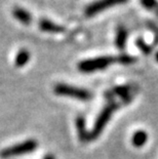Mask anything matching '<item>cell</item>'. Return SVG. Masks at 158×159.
Instances as JSON below:
<instances>
[{"label":"cell","instance_id":"1","mask_svg":"<svg viewBox=\"0 0 158 159\" xmlns=\"http://www.w3.org/2000/svg\"><path fill=\"white\" fill-rule=\"evenodd\" d=\"M116 63V57L110 56L97 57L93 59H87L81 61L78 64V70L83 73H93L97 70L106 69L112 64Z\"/></svg>","mask_w":158,"mask_h":159},{"label":"cell","instance_id":"2","mask_svg":"<svg viewBox=\"0 0 158 159\" xmlns=\"http://www.w3.org/2000/svg\"><path fill=\"white\" fill-rule=\"evenodd\" d=\"M55 93L59 96L70 97L73 99H77L80 101H89L92 99V93L87 89H80V87L72 86L69 84L59 83L55 86Z\"/></svg>","mask_w":158,"mask_h":159},{"label":"cell","instance_id":"3","mask_svg":"<svg viewBox=\"0 0 158 159\" xmlns=\"http://www.w3.org/2000/svg\"><path fill=\"white\" fill-rule=\"evenodd\" d=\"M37 148V142L35 140H27L22 142L20 144H16L15 146L8 147L0 152V156L2 158H11L16 157L21 155L31 153Z\"/></svg>","mask_w":158,"mask_h":159},{"label":"cell","instance_id":"4","mask_svg":"<svg viewBox=\"0 0 158 159\" xmlns=\"http://www.w3.org/2000/svg\"><path fill=\"white\" fill-rule=\"evenodd\" d=\"M115 109H116V104H114V103L108 104L105 108H104L103 111L101 112V114L97 118V121L95 123V126L93 128L92 133H89L90 140H95V139H97L101 134H102L104 127H105L106 124L108 123V121L111 118V116H112V113L114 112Z\"/></svg>","mask_w":158,"mask_h":159},{"label":"cell","instance_id":"5","mask_svg":"<svg viewBox=\"0 0 158 159\" xmlns=\"http://www.w3.org/2000/svg\"><path fill=\"white\" fill-rule=\"evenodd\" d=\"M129 0H97V1L90 3L89 5L86 6L84 13L86 16L92 18V16H97V13L105 11L106 9L112 8L114 6L124 4Z\"/></svg>","mask_w":158,"mask_h":159},{"label":"cell","instance_id":"6","mask_svg":"<svg viewBox=\"0 0 158 159\" xmlns=\"http://www.w3.org/2000/svg\"><path fill=\"white\" fill-rule=\"evenodd\" d=\"M39 29L46 33H63L65 31V28L61 25H58L55 22L50 21L48 19H41L38 23Z\"/></svg>","mask_w":158,"mask_h":159},{"label":"cell","instance_id":"7","mask_svg":"<svg viewBox=\"0 0 158 159\" xmlns=\"http://www.w3.org/2000/svg\"><path fill=\"white\" fill-rule=\"evenodd\" d=\"M12 15L16 20H18L19 22H21L24 25H30L32 23V15L30 13V11L23 7H19L18 6V7L13 8Z\"/></svg>","mask_w":158,"mask_h":159},{"label":"cell","instance_id":"8","mask_svg":"<svg viewBox=\"0 0 158 159\" xmlns=\"http://www.w3.org/2000/svg\"><path fill=\"white\" fill-rule=\"evenodd\" d=\"M127 37H129V33L125 27L119 26L116 30V36H115V45L117 48L123 49L126 45Z\"/></svg>","mask_w":158,"mask_h":159},{"label":"cell","instance_id":"9","mask_svg":"<svg viewBox=\"0 0 158 159\" xmlns=\"http://www.w3.org/2000/svg\"><path fill=\"white\" fill-rule=\"evenodd\" d=\"M76 127H77V131H78V137L80 139V141L81 142L90 141L89 133H87L86 130L85 119L83 116H78L76 118Z\"/></svg>","mask_w":158,"mask_h":159},{"label":"cell","instance_id":"10","mask_svg":"<svg viewBox=\"0 0 158 159\" xmlns=\"http://www.w3.org/2000/svg\"><path fill=\"white\" fill-rule=\"evenodd\" d=\"M148 140V134L146 131L144 130H138L133 134V136L132 138V143L134 147L140 148L143 147L146 144V142Z\"/></svg>","mask_w":158,"mask_h":159},{"label":"cell","instance_id":"11","mask_svg":"<svg viewBox=\"0 0 158 159\" xmlns=\"http://www.w3.org/2000/svg\"><path fill=\"white\" fill-rule=\"evenodd\" d=\"M30 61V52L27 49H21L16 53L15 64L16 67H24Z\"/></svg>","mask_w":158,"mask_h":159},{"label":"cell","instance_id":"12","mask_svg":"<svg viewBox=\"0 0 158 159\" xmlns=\"http://www.w3.org/2000/svg\"><path fill=\"white\" fill-rule=\"evenodd\" d=\"M137 61L136 57L129 55H120L116 57V63H119L121 65H130V64L134 63Z\"/></svg>","mask_w":158,"mask_h":159},{"label":"cell","instance_id":"13","mask_svg":"<svg viewBox=\"0 0 158 159\" xmlns=\"http://www.w3.org/2000/svg\"><path fill=\"white\" fill-rule=\"evenodd\" d=\"M136 44L138 47H139V49L141 52H144L145 55H150V53L152 52V47H151L149 44H147L142 38H138L136 41Z\"/></svg>","mask_w":158,"mask_h":159},{"label":"cell","instance_id":"14","mask_svg":"<svg viewBox=\"0 0 158 159\" xmlns=\"http://www.w3.org/2000/svg\"><path fill=\"white\" fill-rule=\"evenodd\" d=\"M140 2L143 7L148 11H158L157 0H140Z\"/></svg>","mask_w":158,"mask_h":159},{"label":"cell","instance_id":"15","mask_svg":"<svg viewBox=\"0 0 158 159\" xmlns=\"http://www.w3.org/2000/svg\"><path fill=\"white\" fill-rule=\"evenodd\" d=\"M44 159H55V157H53L52 154H49V155H46V156L44 157Z\"/></svg>","mask_w":158,"mask_h":159},{"label":"cell","instance_id":"16","mask_svg":"<svg viewBox=\"0 0 158 159\" xmlns=\"http://www.w3.org/2000/svg\"><path fill=\"white\" fill-rule=\"evenodd\" d=\"M155 60H156L157 62H158V52H156V55H155Z\"/></svg>","mask_w":158,"mask_h":159},{"label":"cell","instance_id":"17","mask_svg":"<svg viewBox=\"0 0 158 159\" xmlns=\"http://www.w3.org/2000/svg\"><path fill=\"white\" fill-rule=\"evenodd\" d=\"M157 15H158V11H157Z\"/></svg>","mask_w":158,"mask_h":159}]
</instances>
